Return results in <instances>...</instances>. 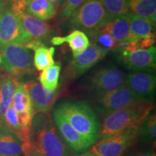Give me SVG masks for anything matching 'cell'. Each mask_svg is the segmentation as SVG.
Masks as SVG:
<instances>
[{
    "instance_id": "obj_20",
    "label": "cell",
    "mask_w": 156,
    "mask_h": 156,
    "mask_svg": "<svg viewBox=\"0 0 156 156\" xmlns=\"http://www.w3.org/2000/svg\"><path fill=\"white\" fill-rule=\"evenodd\" d=\"M51 43L54 46H59L64 43H67L73 51V56L83 52L90 44L87 35L79 30L73 31L65 37H53L51 39Z\"/></svg>"
},
{
    "instance_id": "obj_11",
    "label": "cell",
    "mask_w": 156,
    "mask_h": 156,
    "mask_svg": "<svg viewBox=\"0 0 156 156\" xmlns=\"http://www.w3.org/2000/svg\"><path fill=\"white\" fill-rule=\"evenodd\" d=\"M120 60L126 69L132 72L155 71L156 67V47L146 49H136L129 51L122 47Z\"/></svg>"
},
{
    "instance_id": "obj_21",
    "label": "cell",
    "mask_w": 156,
    "mask_h": 156,
    "mask_svg": "<svg viewBox=\"0 0 156 156\" xmlns=\"http://www.w3.org/2000/svg\"><path fill=\"white\" fill-rule=\"evenodd\" d=\"M126 16L129 21L132 35L136 41L146 38L155 39V34H153L155 26L149 20L142 18L131 12H129Z\"/></svg>"
},
{
    "instance_id": "obj_27",
    "label": "cell",
    "mask_w": 156,
    "mask_h": 156,
    "mask_svg": "<svg viewBox=\"0 0 156 156\" xmlns=\"http://www.w3.org/2000/svg\"><path fill=\"white\" fill-rule=\"evenodd\" d=\"M34 56V64L35 69L38 71L49 67L55 63L54 59L55 49L54 47H47L46 45H41L35 48Z\"/></svg>"
},
{
    "instance_id": "obj_2",
    "label": "cell",
    "mask_w": 156,
    "mask_h": 156,
    "mask_svg": "<svg viewBox=\"0 0 156 156\" xmlns=\"http://www.w3.org/2000/svg\"><path fill=\"white\" fill-rule=\"evenodd\" d=\"M154 108L155 105L153 101L142 100L106 115L100 126L97 141L110 137L129 129L137 127Z\"/></svg>"
},
{
    "instance_id": "obj_17",
    "label": "cell",
    "mask_w": 156,
    "mask_h": 156,
    "mask_svg": "<svg viewBox=\"0 0 156 156\" xmlns=\"http://www.w3.org/2000/svg\"><path fill=\"white\" fill-rule=\"evenodd\" d=\"M23 28L26 31L33 40L44 42L53 36L54 29L51 25L26 12L17 16Z\"/></svg>"
},
{
    "instance_id": "obj_12",
    "label": "cell",
    "mask_w": 156,
    "mask_h": 156,
    "mask_svg": "<svg viewBox=\"0 0 156 156\" xmlns=\"http://www.w3.org/2000/svg\"><path fill=\"white\" fill-rule=\"evenodd\" d=\"M12 105L17 113L20 125L25 132L30 133L35 113L32 101L23 85V83H20L19 80L15 85Z\"/></svg>"
},
{
    "instance_id": "obj_18",
    "label": "cell",
    "mask_w": 156,
    "mask_h": 156,
    "mask_svg": "<svg viewBox=\"0 0 156 156\" xmlns=\"http://www.w3.org/2000/svg\"><path fill=\"white\" fill-rule=\"evenodd\" d=\"M18 79L7 74H0V125L4 116L12 103V98Z\"/></svg>"
},
{
    "instance_id": "obj_22",
    "label": "cell",
    "mask_w": 156,
    "mask_h": 156,
    "mask_svg": "<svg viewBox=\"0 0 156 156\" xmlns=\"http://www.w3.org/2000/svg\"><path fill=\"white\" fill-rule=\"evenodd\" d=\"M58 9L48 0H30L25 12L41 20H49L54 18Z\"/></svg>"
},
{
    "instance_id": "obj_3",
    "label": "cell",
    "mask_w": 156,
    "mask_h": 156,
    "mask_svg": "<svg viewBox=\"0 0 156 156\" xmlns=\"http://www.w3.org/2000/svg\"><path fill=\"white\" fill-rule=\"evenodd\" d=\"M56 109L90 145L97 142L100 124L94 112L87 104L80 101H64Z\"/></svg>"
},
{
    "instance_id": "obj_4",
    "label": "cell",
    "mask_w": 156,
    "mask_h": 156,
    "mask_svg": "<svg viewBox=\"0 0 156 156\" xmlns=\"http://www.w3.org/2000/svg\"><path fill=\"white\" fill-rule=\"evenodd\" d=\"M0 69L17 78L35 73L32 50L25 45H7L0 48Z\"/></svg>"
},
{
    "instance_id": "obj_30",
    "label": "cell",
    "mask_w": 156,
    "mask_h": 156,
    "mask_svg": "<svg viewBox=\"0 0 156 156\" xmlns=\"http://www.w3.org/2000/svg\"><path fill=\"white\" fill-rule=\"evenodd\" d=\"M97 33L98 34L95 35L94 40H93V42L95 41L94 44L97 46L108 51L109 49H114V48L122 47V45L117 42L111 35L106 33L98 32V31H97Z\"/></svg>"
},
{
    "instance_id": "obj_35",
    "label": "cell",
    "mask_w": 156,
    "mask_h": 156,
    "mask_svg": "<svg viewBox=\"0 0 156 156\" xmlns=\"http://www.w3.org/2000/svg\"><path fill=\"white\" fill-rule=\"evenodd\" d=\"M0 156H2V155H0Z\"/></svg>"
},
{
    "instance_id": "obj_1",
    "label": "cell",
    "mask_w": 156,
    "mask_h": 156,
    "mask_svg": "<svg viewBox=\"0 0 156 156\" xmlns=\"http://www.w3.org/2000/svg\"><path fill=\"white\" fill-rule=\"evenodd\" d=\"M23 154L24 156H70L69 147L49 114H34L29 140L23 145Z\"/></svg>"
},
{
    "instance_id": "obj_9",
    "label": "cell",
    "mask_w": 156,
    "mask_h": 156,
    "mask_svg": "<svg viewBox=\"0 0 156 156\" xmlns=\"http://www.w3.org/2000/svg\"><path fill=\"white\" fill-rule=\"evenodd\" d=\"M108 51L94 43H90L83 52L73 56L72 61L65 68L64 76L69 80L80 77L103 59Z\"/></svg>"
},
{
    "instance_id": "obj_15",
    "label": "cell",
    "mask_w": 156,
    "mask_h": 156,
    "mask_svg": "<svg viewBox=\"0 0 156 156\" xmlns=\"http://www.w3.org/2000/svg\"><path fill=\"white\" fill-rule=\"evenodd\" d=\"M52 118L62 139L70 149L77 154L83 153L89 149L90 145L88 142L70 125L67 120L56 108L53 112Z\"/></svg>"
},
{
    "instance_id": "obj_10",
    "label": "cell",
    "mask_w": 156,
    "mask_h": 156,
    "mask_svg": "<svg viewBox=\"0 0 156 156\" xmlns=\"http://www.w3.org/2000/svg\"><path fill=\"white\" fill-rule=\"evenodd\" d=\"M125 75L115 65L109 64L97 70L90 79V88L98 97L118 88L124 83Z\"/></svg>"
},
{
    "instance_id": "obj_6",
    "label": "cell",
    "mask_w": 156,
    "mask_h": 156,
    "mask_svg": "<svg viewBox=\"0 0 156 156\" xmlns=\"http://www.w3.org/2000/svg\"><path fill=\"white\" fill-rule=\"evenodd\" d=\"M138 140L137 127L129 129L98 140L91 146L90 151L98 156H123Z\"/></svg>"
},
{
    "instance_id": "obj_8",
    "label": "cell",
    "mask_w": 156,
    "mask_h": 156,
    "mask_svg": "<svg viewBox=\"0 0 156 156\" xmlns=\"http://www.w3.org/2000/svg\"><path fill=\"white\" fill-rule=\"evenodd\" d=\"M31 40L10 7L4 8L0 15V48L7 45H25Z\"/></svg>"
},
{
    "instance_id": "obj_34",
    "label": "cell",
    "mask_w": 156,
    "mask_h": 156,
    "mask_svg": "<svg viewBox=\"0 0 156 156\" xmlns=\"http://www.w3.org/2000/svg\"><path fill=\"white\" fill-rule=\"evenodd\" d=\"M4 0H0V15L4 9Z\"/></svg>"
},
{
    "instance_id": "obj_36",
    "label": "cell",
    "mask_w": 156,
    "mask_h": 156,
    "mask_svg": "<svg viewBox=\"0 0 156 156\" xmlns=\"http://www.w3.org/2000/svg\"><path fill=\"white\" fill-rule=\"evenodd\" d=\"M29 1H30V0H29Z\"/></svg>"
},
{
    "instance_id": "obj_19",
    "label": "cell",
    "mask_w": 156,
    "mask_h": 156,
    "mask_svg": "<svg viewBox=\"0 0 156 156\" xmlns=\"http://www.w3.org/2000/svg\"><path fill=\"white\" fill-rule=\"evenodd\" d=\"M23 141L14 132L0 125V155L20 156Z\"/></svg>"
},
{
    "instance_id": "obj_31",
    "label": "cell",
    "mask_w": 156,
    "mask_h": 156,
    "mask_svg": "<svg viewBox=\"0 0 156 156\" xmlns=\"http://www.w3.org/2000/svg\"><path fill=\"white\" fill-rule=\"evenodd\" d=\"M85 0H65L61 7L60 19L65 21L69 18L78 7L84 2Z\"/></svg>"
},
{
    "instance_id": "obj_37",
    "label": "cell",
    "mask_w": 156,
    "mask_h": 156,
    "mask_svg": "<svg viewBox=\"0 0 156 156\" xmlns=\"http://www.w3.org/2000/svg\"><path fill=\"white\" fill-rule=\"evenodd\" d=\"M10 1H11V0H10Z\"/></svg>"
},
{
    "instance_id": "obj_5",
    "label": "cell",
    "mask_w": 156,
    "mask_h": 156,
    "mask_svg": "<svg viewBox=\"0 0 156 156\" xmlns=\"http://www.w3.org/2000/svg\"><path fill=\"white\" fill-rule=\"evenodd\" d=\"M109 19L100 0H85L69 18L73 26L90 32L97 30Z\"/></svg>"
},
{
    "instance_id": "obj_32",
    "label": "cell",
    "mask_w": 156,
    "mask_h": 156,
    "mask_svg": "<svg viewBox=\"0 0 156 156\" xmlns=\"http://www.w3.org/2000/svg\"><path fill=\"white\" fill-rule=\"evenodd\" d=\"M48 1L53 4L56 8L58 9L62 7L64 2H65V0H48Z\"/></svg>"
},
{
    "instance_id": "obj_16",
    "label": "cell",
    "mask_w": 156,
    "mask_h": 156,
    "mask_svg": "<svg viewBox=\"0 0 156 156\" xmlns=\"http://www.w3.org/2000/svg\"><path fill=\"white\" fill-rule=\"evenodd\" d=\"M97 31L111 35L122 45V47L128 43L137 41L132 35L129 21L126 15L110 18Z\"/></svg>"
},
{
    "instance_id": "obj_28",
    "label": "cell",
    "mask_w": 156,
    "mask_h": 156,
    "mask_svg": "<svg viewBox=\"0 0 156 156\" xmlns=\"http://www.w3.org/2000/svg\"><path fill=\"white\" fill-rule=\"evenodd\" d=\"M110 18L127 15L128 0H100Z\"/></svg>"
},
{
    "instance_id": "obj_29",
    "label": "cell",
    "mask_w": 156,
    "mask_h": 156,
    "mask_svg": "<svg viewBox=\"0 0 156 156\" xmlns=\"http://www.w3.org/2000/svg\"><path fill=\"white\" fill-rule=\"evenodd\" d=\"M123 156H156L155 145L145 142L140 145L136 142Z\"/></svg>"
},
{
    "instance_id": "obj_7",
    "label": "cell",
    "mask_w": 156,
    "mask_h": 156,
    "mask_svg": "<svg viewBox=\"0 0 156 156\" xmlns=\"http://www.w3.org/2000/svg\"><path fill=\"white\" fill-rule=\"evenodd\" d=\"M142 100L145 99L136 95L124 83L118 88L98 97L95 108L99 114L106 116Z\"/></svg>"
},
{
    "instance_id": "obj_24",
    "label": "cell",
    "mask_w": 156,
    "mask_h": 156,
    "mask_svg": "<svg viewBox=\"0 0 156 156\" xmlns=\"http://www.w3.org/2000/svg\"><path fill=\"white\" fill-rule=\"evenodd\" d=\"M1 126L16 134L23 141V145H25L28 142L30 133L25 132L22 126L20 125L17 113L13 108L12 105H11L6 112L4 116L3 123Z\"/></svg>"
},
{
    "instance_id": "obj_13",
    "label": "cell",
    "mask_w": 156,
    "mask_h": 156,
    "mask_svg": "<svg viewBox=\"0 0 156 156\" xmlns=\"http://www.w3.org/2000/svg\"><path fill=\"white\" fill-rule=\"evenodd\" d=\"M32 101L35 114H49L58 96V93L49 91L35 80H30L23 83Z\"/></svg>"
},
{
    "instance_id": "obj_33",
    "label": "cell",
    "mask_w": 156,
    "mask_h": 156,
    "mask_svg": "<svg viewBox=\"0 0 156 156\" xmlns=\"http://www.w3.org/2000/svg\"><path fill=\"white\" fill-rule=\"evenodd\" d=\"M75 156H98V155L90 151H85L83 153H80V155H77Z\"/></svg>"
},
{
    "instance_id": "obj_25",
    "label": "cell",
    "mask_w": 156,
    "mask_h": 156,
    "mask_svg": "<svg viewBox=\"0 0 156 156\" xmlns=\"http://www.w3.org/2000/svg\"><path fill=\"white\" fill-rule=\"evenodd\" d=\"M129 12L151 20L156 13V0H128Z\"/></svg>"
},
{
    "instance_id": "obj_26",
    "label": "cell",
    "mask_w": 156,
    "mask_h": 156,
    "mask_svg": "<svg viewBox=\"0 0 156 156\" xmlns=\"http://www.w3.org/2000/svg\"><path fill=\"white\" fill-rule=\"evenodd\" d=\"M60 72H61L60 63H54L52 66L44 69L38 77L40 84L48 90L52 92L56 91L58 88Z\"/></svg>"
},
{
    "instance_id": "obj_14",
    "label": "cell",
    "mask_w": 156,
    "mask_h": 156,
    "mask_svg": "<svg viewBox=\"0 0 156 156\" xmlns=\"http://www.w3.org/2000/svg\"><path fill=\"white\" fill-rule=\"evenodd\" d=\"M124 84L136 95L153 101L155 93L156 77L147 72H132L125 76Z\"/></svg>"
},
{
    "instance_id": "obj_23",
    "label": "cell",
    "mask_w": 156,
    "mask_h": 156,
    "mask_svg": "<svg viewBox=\"0 0 156 156\" xmlns=\"http://www.w3.org/2000/svg\"><path fill=\"white\" fill-rule=\"evenodd\" d=\"M137 135L142 142L155 145L156 140V114L155 108L137 126Z\"/></svg>"
}]
</instances>
